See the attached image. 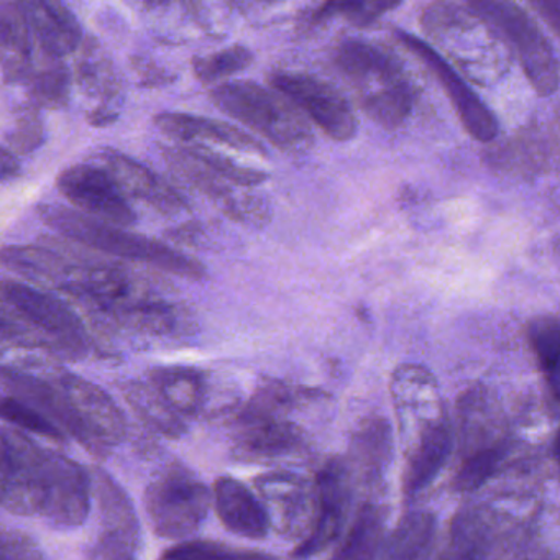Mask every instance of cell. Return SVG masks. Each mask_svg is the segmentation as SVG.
Masks as SVG:
<instances>
[{"mask_svg": "<svg viewBox=\"0 0 560 560\" xmlns=\"http://www.w3.org/2000/svg\"><path fill=\"white\" fill-rule=\"evenodd\" d=\"M0 501L18 516H42L57 527H80L90 516L93 475L68 455L2 428Z\"/></svg>", "mask_w": 560, "mask_h": 560, "instance_id": "obj_1", "label": "cell"}, {"mask_svg": "<svg viewBox=\"0 0 560 560\" xmlns=\"http://www.w3.org/2000/svg\"><path fill=\"white\" fill-rule=\"evenodd\" d=\"M60 291L101 326L149 337L188 336L195 326L185 304L166 298L142 275L109 261L71 258Z\"/></svg>", "mask_w": 560, "mask_h": 560, "instance_id": "obj_2", "label": "cell"}, {"mask_svg": "<svg viewBox=\"0 0 560 560\" xmlns=\"http://www.w3.org/2000/svg\"><path fill=\"white\" fill-rule=\"evenodd\" d=\"M389 392L405 452L402 488L406 497H418L438 478L451 455V419L438 382L424 366H398L393 372Z\"/></svg>", "mask_w": 560, "mask_h": 560, "instance_id": "obj_3", "label": "cell"}, {"mask_svg": "<svg viewBox=\"0 0 560 560\" xmlns=\"http://www.w3.org/2000/svg\"><path fill=\"white\" fill-rule=\"evenodd\" d=\"M25 401L96 457H107L127 438V419L109 393L96 383L57 369L25 386Z\"/></svg>", "mask_w": 560, "mask_h": 560, "instance_id": "obj_4", "label": "cell"}, {"mask_svg": "<svg viewBox=\"0 0 560 560\" xmlns=\"http://www.w3.org/2000/svg\"><path fill=\"white\" fill-rule=\"evenodd\" d=\"M2 342L70 362L86 359L93 350L86 326L65 301L11 278L2 281Z\"/></svg>", "mask_w": 560, "mask_h": 560, "instance_id": "obj_5", "label": "cell"}, {"mask_svg": "<svg viewBox=\"0 0 560 560\" xmlns=\"http://www.w3.org/2000/svg\"><path fill=\"white\" fill-rule=\"evenodd\" d=\"M303 396L304 389L278 380L261 383L232 422L235 457L245 462H278L303 454V429L288 419Z\"/></svg>", "mask_w": 560, "mask_h": 560, "instance_id": "obj_6", "label": "cell"}, {"mask_svg": "<svg viewBox=\"0 0 560 560\" xmlns=\"http://www.w3.org/2000/svg\"><path fill=\"white\" fill-rule=\"evenodd\" d=\"M334 61L359 93L363 113L385 129L405 122L415 104V91L398 58L382 45L347 38Z\"/></svg>", "mask_w": 560, "mask_h": 560, "instance_id": "obj_7", "label": "cell"}, {"mask_svg": "<svg viewBox=\"0 0 560 560\" xmlns=\"http://www.w3.org/2000/svg\"><path fill=\"white\" fill-rule=\"evenodd\" d=\"M42 221L58 234L86 247L126 260L152 265L166 273L189 280H205L208 270L201 261L182 254L165 242L133 234L124 228L97 221L83 212L71 211L60 205H40L37 208Z\"/></svg>", "mask_w": 560, "mask_h": 560, "instance_id": "obj_8", "label": "cell"}, {"mask_svg": "<svg viewBox=\"0 0 560 560\" xmlns=\"http://www.w3.org/2000/svg\"><path fill=\"white\" fill-rule=\"evenodd\" d=\"M425 32L442 51L481 86L500 81L510 68V48L500 32L477 11L460 5H432L424 14Z\"/></svg>", "mask_w": 560, "mask_h": 560, "instance_id": "obj_9", "label": "cell"}, {"mask_svg": "<svg viewBox=\"0 0 560 560\" xmlns=\"http://www.w3.org/2000/svg\"><path fill=\"white\" fill-rule=\"evenodd\" d=\"M209 97L219 110L260 133L288 155H304L313 147L310 124L283 94L252 81H235L215 86Z\"/></svg>", "mask_w": 560, "mask_h": 560, "instance_id": "obj_10", "label": "cell"}, {"mask_svg": "<svg viewBox=\"0 0 560 560\" xmlns=\"http://www.w3.org/2000/svg\"><path fill=\"white\" fill-rule=\"evenodd\" d=\"M524 527L526 520L506 504H467L452 520L442 560H533Z\"/></svg>", "mask_w": 560, "mask_h": 560, "instance_id": "obj_11", "label": "cell"}, {"mask_svg": "<svg viewBox=\"0 0 560 560\" xmlns=\"http://www.w3.org/2000/svg\"><path fill=\"white\" fill-rule=\"evenodd\" d=\"M153 533L163 539H185L208 517L212 493L191 470L168 465L147 485L143 494Z\"/></svg>", "mask_w": 560, "mask_h": 560, "instance_id": "obj_12", "label": "cell"}, {"mask_svg": "<svg viewBox=\"0 0 560 560\" xmlns=\"http://www.w3.org/2000/svg\"><path fill=\"white\" fill-rule=\"evenodd\" d=\"M470 8L483 15L501 37L506 38L520 57L527 80L540 96H549L559 88V61L546 35L526 11L511 2L498 0H478L471 2Z\"/></svg>", "mask_w": 560, "mask_h": 560, "instance_id": "obj_13", "label": "cell"}, {"mask_svg": "<svg viewBox=\"0 0 560 560\" xmlns=\"http://www.w3.org/2000/svg\"><path fill=\"white\" fill-rule=\"evenodd\" d=\"M270 83L330 139L349 142L355 137L357 119L349 101L326 80L304 71H273Z\"/></svg>", "mask_w": 560, "mask_h": 560, "instance_id": "obj_14", "label": "cell"}, {"mask_svg": "<svg viewBox=\"0 0 560 560\" xmlns=\"http://www.w3.org/2000/svg\"><path fill=\"white\" fill-rule=\"evenodd\" d=\"M101 530L86 550L88 560H133L140 546V521L127 491L103 468L93 471Z\"/></svg>", "mask_w": 560, "mask_h": 560, "instance_id": "obj_15", "label": "cell"}, {"mask_svg": "<svg viewBox=\"0 0 560 560\" xmlns=\"http://www.w3.org/2000/svg\"><path fill=\"white\" fill-rule=\"evenodd\" d=\"M254 485L281 536L300 542L310 536L319 513L316 481L294 471L273 470L258 475Z\"/></svg>", "mask_w": 560, "mask_h": 560, "instance_id": "obj_16", "label": "cell"}, {"mask_svg": "<svg viewBox=\"0 0 560 560\" xmlns=\"http://www.w3.org/2000/svg\"><path fill=\"white\" fill-rule=\"evenodd\" d=\"M319 513L306 539L298 542L291 552L293 560H307L329 549L346 526L352 503L353 475L346 458H330L316 475Z\"/></svg>", "mask_w": 560, "mask_h": 560, "instance_id": "obj_17", "label": "cell"}, {"mask_svg": "<svg viewBox=\"0 0 560 560\" xmlns=\"http://www.w3.org/2000/svg\"><path fill=\"white\" fill-rule=\"evenodd\" d=\"M162 155L170 168L175 170L176 175L212 199L232 221L255 228H261L271 221V208L267 199L252 192L235 191L232 183L189 155L183 147L162 149Z\"/></svg>", "mask_w": 560, "mask_h": 560, "instance_id": "obj_18", "label": "cell"}, {"mask_svg": "<svg viewBox=\"0 0 560 560\" xmlns=\"http://www.w3.org/2000/svg\"><path fill=\"white\" fill-rule=\"evenodd\" d=\"M57 188L68 201L90 218L117 228L136 224L137 214L127 201L126 192L113 176L94 165H74L58 175Z\"/></svg>", "mask_w": 560, "mask_h": 560, "instance_id": "obj_19", "label": "cell"}, {"mask_svg": "<svg viewBox=\"0 0 560 560\" xmlns=\"http://www.w3.org/2000/svg\"><path fill=\"white\" fill-rule=\"evenodd\" d=\"M396 37L438 78L465 130L478 142H491L498 136L497 117L462 80L460 74L452 70L447 60L421 38L412 37L406 32H396Z\"/></svg>", "mask_w": 560, "mask_h": 560, "instance_id": "obj_20", "label": "cell"}, {"mask_svg": "<svg viewBox=\"0 0 560 560\" xmlns=\"http://www.w3.org/2000/svg\"><path fill=\"white\" fill-rule=\"evenodd\" d=\"M74 67L78 86L84 96L94 101L88 110V122L94 127H107L119 119V106L124 100L122 78L109 55L94 38H86Z\"/></svg>", "mask_w": 560, "mask_h": 560, "instance_id": "obj_21", "label": "cell"}, {"mask_svg": "<svg viewBox=\"0 0 560 560\" xmlns=\"http://www.w3.org/2000/svg\"><path fill=\"white\" fill-rule=\"evenodd\" d=\"M97 162L126 195L147 202L162 214L175 215L188 211L189 205L185 196L137 160L117 150H103L97 155Z\"/></svg>", "mask_w": 560, "mask_h": 560, "instance_id": "obj_22", "label": "cell"}, {"mask_svg": "<svg viewBox=\"0 0 560 560\" xmlns=\"http://www.w3.org/2000/svg\"><path fill=\"white\" fill-rule=\"evenodd\" d=\"M212 501L219 520L232 534L252 540L268 536L271 523L264 501L237 478L219 477L212 488Z\"/></svg>", "mask_w": 560, "mask_h": 560, "instance_id": "obj_23", "label": "cell"}, {"mask_svg": "<svg viewBox=\"0 0 560 560\" xmlns=\"http://www.w3.org/2000/svg\"><path fill=\"white\" fill-rule=\"evenodd\" d=\"M38 48L51 57L63 58L83 45V31L73 12L60 2H21Z\"/></svg>", "mask_w": 560, "mask_h": 560, "instance_id": "obj_24", "label": "cell"}, {"mask_svg": "<svg viewBox=\"0 0 560 560\" xmlns=\"http://www.w3.org/2000/svg\"><path fill=\"white\" fill-rule=\"evenodd\" d=\"M153 122L165 136L179 142H188L192 145L212 142L231 147L238 152L267 155V149L261 145V142L229 122H219V120L186 113H162L155 116Z\"/></svg>", "mask_w": 560, "mask_h": 560, "instance_id": "obj_25", "label": "cell"}, {"mask_svg": "<svg viewBox=\"0 0 560 560\" xmlns=\"http://www.w3.org/2000/svg\"><path fill=\"white\" fill-rule=\"evenodd\" d=\"M149 383L163 401L183 419L202 415L208 409V376L195 366H156L149 372Z\"/></svg>", "mask_w": 560, "mask_h": 560, "instance_id": "obj_26", "label": "cell"}, {"mask_svg": "<svg viewBox=\"0 0 560 560\" xmlns=\"http://www.w3.org/2000/svg\"><path fill=\"white\" fill-rule=\"evenodd\" d=\"M34 35L21 2L0 4V63L5 84H22L34 63Z\"/></svg>", "mask_w": 560, "mask_h": 560, "instance_id": "obj_27", "label": "cell"}, {"mask_svg": "<svg viewBox=\"0 0 560 560\" xmlns=\"http://www.w3.org/2000/svg\"><path fill=\"white\" fill-rule=\"evenodd\" d=\"M376 560H442L438 520L425 511L402 517Z\"/></svg>", "mask_w": 560, "mask_h": 560, "instance_id": "obj_28", "label": "cell"}, {"mask_svg": "<svg viewBox=\"0 0 560 560\" xmlns=\"http://www.w3.org/2000/svg\"><path fill=\"white\" fill-rule=\"evenodd\" d=\"M392 457V432L383 419H365L353 432L349 448V465L353 478L366 483L380 480Z\"/></svg>", "mask_w": 560, "mask_h": 560, "instance_id": "obj_29", "label": "cell"}, {"mask_svg": "<svg viewBox=\"0 0 560 560\" xmlns=\"http://www.w3.org/2000/svg\"><path fill=\"white\" fill-rule=\"evenodd\" d=\"M4 267L38 287L60 290L67 280L70 257L40 245H8L2 250Z\"/></svg>", "mask_w": 560, "mask_h": 560, "instance_id": "obj_30", "label": "cell"}, {"mask_svg": "<svg viewBox=\"0 0 560 560\" xmlns=\"http://www.w3.org/2000/svg\"><path fill=\"white\" fill-rule=\"evenodd\" d=\"M31 103L47 109H61L70 101L71 77L61 58L44 50L35 54L34 63L24 80Z\"/></svg>", "mask_w": 560, "mask_h": 560, "instance_id": "obj_31", "label": "cell"}, {"mask_svg": "<svg viewBox=\"0 0 560 560\" xmlns=\"http://www.w3.org/2000/svg\"><path fill=\"white\" fill-rule=\"evenodd\" d=\"M385 540V511L378 504H363L330 560H376Z\"/></svg>", "mask_w": 560, "mask_h": 560, "instance_id": "obj_32", "label": "cell"}, {"mask_svg": "<svg viewBox=\"0 0 560 560\" xmlns=\"http://www.w3.org/2000/svg\"><path fill=\"white\" fill-rule=\"evenodd\" d=\"M124 396L137 415L166 438L178 439L186 432V422L176 415L149 382H129L124 385Z\"/></svg>", "mask_w": 560, "mask_h": 560, "instance_id": "obj_33", "label": "cell"}, {"mask_svg": "<svg viewBox=\"0 0 560 560\" xmlns=\"http://www.w3.org/2000/svg\"><path fill=\"white\" fill-rule=\"evenodd\" d=\"M5 149L15 155H31L45 140L44 119L40 107L34 103L19 104L12 116L11 127L5 132Z\"/></svg>", "mask_w": 560, "mask_h": 560, "instance_id": "obj_34", "label": "cell"}, {"mask_svg": "<svg viewBox=\"0 0 560 560\" xmlns=\"http://www.w3.org/2000/svg\"><path fill=\"white\" fill-rule=\"evenodd\" d=\"M252 63H254V54L242 45H232V47L206 55V57H195L191 61L195 77L202 84L228 80V78L247 70Z\"/></svg>", "mask_w": 560, "mask_h": 560, "instance_id": "obj_35", "label": "cell"}, {"mask_svg": "<svg viewBox=\"0 0 560 560\" xmlns=\"http://www.w3.org/2000/svg\"><path fill=\"white\" fill-rule=\"evenodd\" d=\"M0 411H2L4 421L18 429L34 432V434L55 442H63L68 438L44 412L38 411L37 408L27 405V402L21 401V399L14 398V396L4 395Z\"/></svg>", "mask_w": 560, "mask_h": 560, "instance_id": "obj_36", "label": "cell"}, {"mask_svg": "<svg viewBox=\"0 0 560 560\" xmlns=\"http://www.w3.org/2000/svg\"><path fill=\"white\" fill-rule=\"evenodd\" d=\"M183 149H185L189 155L199 160V162L205 163L212 172L228 179L232 185L250 188V186L261 185V183L268 179V173L261 172V170L250 168V166L241 165V163L234 162V160L215 152V150L209 149V147L188 145L183 147Z\"/></svg>", "mask_w": 560, "mask_h": 560, "instance_id": "obj_37", "label": "cell"}, {"mask_svg": "<svg viewBox=\"0 0 560 560\" xmlns=\"http://www.w3.org/2000/svg\"><path fill=\"white\" fill-rule=\"evenodd\" d=\"M393 8H396V4L388 2H326L314 9L313 14L307 15V25L314 27L336 18L347 19L355 25L372 24Z\"/></svg>", "mask_w": 560, "mask_h": 560, "instance_id": "obj_38", "label": "cell"}, {"mask_svg": "<svg viewBox=\"0 0 560 560\" xmlns=\"http://www.w3.org/2000/svg\"><path fill=\"white\" fill-rule=\"evenodd\" d=\"M529 340L544 372L560 362V319L540 317L529 326Z\"/></svg>", "mask_w": 560, "mask_h": 560, "instance_id": "obj_39", "label": "cell"}, {"mask_svg": "<svg viewBox=\"0 0 560 560\" xmlns=\"http://www.w3.org/2000/svg\"><path fill=\"white\" fill-rule=\"evenodd\" d=\"M232 552L228 544L192 539L170 547L156 560H225Z\"/></svg>", "mask_w": 560, "mask_h": 560, "instance_id": "obj_40", "label": "cell"}, {"mask_svg": "<svg viewBox=\"0 0 560 560\" xmlns=\"http://www.w3.org/2000/svg\"><path fill=\"white\" fill-rule=\"evenodd\" d=\"M0 560H45V556L40 544L31 534L14 527H4Z\"/></svg>", "mask_w": 560, "mask_h": 560, "instance_id": "obj_41", "label": "cell"}, {"mask_svg": "<svg viewBox=\"0 0 560 560\" xmlns=\"http://www.w3.org/2000/svg\"><path fill=\"white\" fill-rule=\"evenodd\" d=\"M132 67L142 88L155 90V88L168 86L175 81V74L170 73L165 68L159 67L155 61L149 60V58L133 57Z\"/></svg>", "mask_w": 560, "mask_h": 560, "instance_id": "obj_42", "label": "cell"}, {"mask_svg": "<svg viewBox=\"0 0 560 560\" xmlns=\"http://www.w3.org/2000/svg\"><path fill=\"white\" fill-rule=\"evenodd\" d=\"M170 241L175 244L186 245V247H199L205 241L206 235L198 222H188V224L179 225L166 232Z\"/></svg>", "mask_w": 560, "mask_h": 560, "instance_id": "obj_43", "label": "cell"}, {"mask_svg": "<svg viewBox=\"0 0 560 560\" xmlns=\"http://www.w3.org/2000/svg\"><path fill=\"white\" fill-rule=\"evenodd\" d=\"M534 9L560 37V2H534Z\"/></svg>", "mask_w": 560, "mask_h": 560, "instance_id": "obj_44", "label": "cell"}, {"mask_svg": "<svg viewBox=\"0 0 560 560\" xmlns=\"http://www.w3.org/2000/svg\"><path fill=\"white\" fill-rule=\"evenodd\" d=\"M21 175V163L18 155L2 147V182L8 183Z\"/></svg>", "mask_w": 560, "mask_h": 560, "instance_id": "obj_45", "label": "cell"}, {"mask_svg": "<svg viewBox=\"0 0 560 560\" xmlns=\"http://www.w3.org/2000/svg\"><path fill=\"white\" fill-rule=\"evenodd\" d=\"M225 560H278L271 553L258 552V550L234 549V552Z\"/></svg>", "mask_w": 560, "mask_h": 560, "instance_id": "obj_46", "label": "cell"}, {"mask_svg": "<svg viewBox=\"0 0 560 560\" xmlns=\"http://www.w3.org/2000/svg\"><path fill=\"white\" fill-rule=\"evenodd\" d=\"M547 373V378H549L550 388L556 393L557 399L560 401V362L557 365H553L552 369Z\"/></svg>", "mask_w": 560, "mask_h": 560, "instance_id": "obj_47", "label": "cell"}, {"mask_svg": "<svg viewBox=\"0 0 560 560\" xmlns=\"http://www.w3.org/2000/svg\"><path fill=\"white\" fill-rule=\"evenodd\" d=\"M553 455H556L557 465H559L560 470V428L559 432H557L556 441H553Z\"/></svg>", "mask_w": 560, "mask_h": 560, "instance_id": "obj_48", "label": "cell"}, {"mask_svg": "<svg viewBox=\"0 0 560 560\" xmlns=\"http://www.w3.org/2000/svg\"><path fill=\"white\" fill-rule=\"evenodd\" d=\"M133 560H136V559H133Z\"/></svg>", "mask_w": 560, "mask_h": 560, "instance_id": "obj_49", "label": "cell"}]
</instances>
